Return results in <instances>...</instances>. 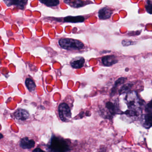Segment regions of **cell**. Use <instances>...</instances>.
Listing matches in <instances>:
<instances>
[{
  "instance_id": "8",
  "label": "cell",
  "mask_w": 152,
  "mask_h": 152,
  "mask_svg": "<svg viewBox=\"0 0 152 152\" xmlns=\"http://www.w3.org/2000/svg\"><path fill=\"white\" fill-rule=\"evenodd\" d=\"M15 116L18 120L25 121L29 118L30 114L26 110L18 109L15 112Z\"/></svg>"
},
{
  "instance_id": "21",
  "label": "cell",
  "mask_w": 152,
  "mask_h": 152,
  "mask_svg": "<svg viewBox=\"0 0 152 152\" xmlns=\"http://www.w3.org/2000/svg\"><path fill=\"white\" fill-rule=\"evenodd\" d=\"M33 152H46L45 151H43V150H42L41 148H36L35 149H34V150H33Z\"/></svg>"
},
{
  "instance_id": "15",
  "label": "cell",
  "mask_w": 152,
  "mask_h": 152,
  "mask_svg": "<svg viewBox=\"0 0 152 152\" xmlns=\"http://www.w3.org/2000/svg\"><path fill=\"white\" fill-rule=\"evenodd\" d=\"M127 80V78H124V77H121V78H119L117 80L115 83L114 86L112 89V92H111V96H113L115 93L116 91V88L119 86V85H121L123 83H124V82Z\"/></svg>"
},
{
  "instance_id": "20",
  "label": "cell",
  "mask_w": 152,
  "mask_h": 152,
  "mask_svg": "<svg viewBox=\"0 0 152 152\" xmlns=\"http://www.w3.org/2000/svg\"><path fill=\"white\" fill-rule=\"evenodd\" d=\"M134 42L130 40L125 39L123 40L122 44L124 46H129L130 45H133L134 44Z\"/></svg>"
},
{
  "instance_id": "14",
  "label": "cell",
  "mask_w": 152,
  "mask_h": 152,
  "mask_svg": "<svg viewBox=\"0 0 152 152\" xmlns=\"http://www.w3.org/2000/svg\"><path fill=\"white\" fill-rule=\"evenodd\" d=\"M65 3H67L70 5L71 7L74 8H79L83 7L84 5V3L83 1L76 0V1H64Z\"/></svg>"
},
{
  "instance_id": "3",
  "label": "cell",
  "mask_w": 152,
  "mask_h": 152,
  "mask_svg": "<svg viewBox=\"0 0 152 152\" xmlns=\"http://www.w3.org/2000/svg\"><path fill=\"white\" fill-rule=\"evenodd\" d=\"M48 150L49 152H67L71 149L65 140L54 135L48 145Z\"/></svg>"
},
{
  "instance_id": "23",
  "label": "cell",
  "mask_w": 152,
  "mask_h": 152,
  "mask_svg": "<svg viewBox=\"0 0 152 152\" xmlns=\"http://www.w3.org/2000/svg\"><path fill=\"white\" fill-rule=\"evenodd\" d=\"M3 137V135H2L1 133H0V140L1 139H2V138Z\"/></svg>"
},
{
  "instance_id": "16",
  "label": "cell",
  "mask_w": 152,
  "mask_h": 152,
  "mask_svg": "<svg viewBox=\"0 0 152 152\" xmlns=\"http://www.w3.org/2000/svg\"><path fill=\"white\" fill-rule=\"evenodd\" d=\"M133 84L132 83H128L124 84L122 86L119 91V93L120 95L124 94V93H128L129 92L132 87L133 86Z\"/></svg>"
},
{
  "instance_id": "19",
  "label": "cell",
  "mask_w": 152,
  "mask_h": 152,
  "mask_svg": "<svg viewBox=\"0 0 152 152\" xmlns=\"http://www.w3.org/2000/svg\"><path fill=\"white\" fill-rule=\"evenodd\" d=\"M152 1H147L146 6V10L147 11L148 13L149 14H152Z\"/></svg>"
},
{
  "instance_id": "22",
  "label": "cell",
  "mask_w": 152,
  "mask_h": 152,
  "mask_svg": "<svg viewBox=\"0 0 152 152\" xmlns=\"http://www.w3.org/2000/svg\"><path fill=\"white\" fill-rule=\"evenodd\" d=\"M99 152H106V149L105 148H101Z\"/></svg>"
},
{
  "instance_id": "11",
  "label": "cell",
  "mask_w": 152,
  "mask_h": 152,
  "mask_svg": "<svg viewBox=\"0 0 152 152\" xmlns=\"http://www.w3.org/2000/svg\"><path fill=\"white\" fill-rule=\"evenodd\" d=\"M85 60L82 57H76L73 58L71 62V65L72 67L75 69H80L83 66Z\"/></svg>"
},
{
  "instance_id": "4",
  "label": "cell",
  "mask_w": 152,
  "mask_h": 152,
  "mask_svg": "<svg viewBox=\"0 0 152 152\" xmlns=\"http://www.w3.org/2000/svg\"><path fill=\"white\" fill-rule=\"evenodd\" d=\"M59 45L62 48L67 50H80L84 48V45L78 40L62 39L59 40Z\"/></svg>"
},
{
  "instance_id": "2",
  "label": "cell",
  "mask_w": 152,
  "mask_h": 152,
  "mask_svg": "<svg viewBox=\"0 0 152 152\" xmlns=\"http://www.w3.org/2000/svg\"><path fill=\"white\" fill-rule=\"evenodd\" d=\"M124 100L128 106V110L137 113L141 115V107L143 106L144 101L140 99L136 91H131L128 92Z\"/></svg>"
},
{
  "instance_id": "7",
  "label": "cell",
  "mask_w": 152,
  "mask_h": 152,
  "mask_svg": "<svg viewBox=\"0 0 152 152\" xmlns=\"http://www.w3.org/2000/svg\"><path fill=\"white\" fill-rule=\"evenodd\" d=\"M35 145V142L33 140H30L28 137L23 138L20 141V145L24 149H30L33 148Z\"/></svg>"
},
{
  "instance_id": "12",
  "label": "cell",
  "mask_w": 152,
  "mask_h": 152,
  "mask_svg": "<svg viewBox=\"0 0 152 152\" xmlns=\"http://www.w3.org/2000/svg\"><path fill=\"white\" fill-rule=\"evenodd\" d=\"M4 2L6 3L7 6L9 7L11 5H15L16 7H18L19 8L22 9H23L27 1H7Z\"/></svg>"
},
{
  "instance_id": "10",
  "label": "cell",
  "mask_w": 152,
  "mask_h": 152,
  "mask_svg": "<svg viewBox=\"0 0 152 152\" xmlns=\"http://www.w3.org/2000/svg\"><path fill=\"white\" fill-rule=\"evenodd\" d=\"M113 13V11L110 10L108 8H103L99 11V19L102 20L108 19L111 17Z\"/></svg>"
},
{
  "instance_id": "1",
  "label": "cell",
  "mask_w": 152,
  "mask_h": 152,
  "mask_svg": "<svg viewBox=\"0 0 152 152\" xmlns=\"http://www.w3.org/2000/svg\"><path fill=\"white\" fill-rule=\"evenodd\" d=\"M99 112L104 119H112L115 115L120 114L122 112L116 100H110L102 105L100 107Z\"/></svg>"
},
{
  "instance_id": "6",
  "label": "cell",
  "mask_w": 152,
  "mask_h": 152,
  "mask_svg": "<svg viewBox=\"0 0 152 152\" xmlns=\"http://www.w3.org/2000/svg\"><path fill=\"white\" fill-rule=\"evenodd\" d=\"M58 114L61 121L68 122L72 118V113L70 107L65 103H61L58 107Z\"/></svg>"
},
{
  "instance_id": "17",
  "label": "cell",
  "mask_w": 152,
  "mask_h": 152,
  "mask_svg": "<svg viewBox=\"0 0 152 152\" xmlns=\"http://www.w3.org/2000/svg\"><path fill=\"white\" fill-rule=\"evenodd\" d=\"M26 85L30 91H34L36 88V85L34 81L30 78H28L26 80Z\"/></svg>"
},
{
  "instance_id": "18",
  "label": "cell",
  "mask_w": 152,
  "mask_h": 152,
  "mask_svg": "<svg viewBox=\"0 0 152 152\" xmlns=\"http://www.w3.org/2000/svg\"><path fill=\"white\" fill-rule=\"evenodd\" d=\"M41 3L46 5L48 7H56L59 4L58 1H41Z\"/></svg>"
},
{
  "instance_id": "5",
  "label": "cell",
  "mask_w": 152,
  "mask_h": 152,
  "mask_svg": "<svg viewBox=\"0 0 152 152\" xmlns=\"http://www.w3.org/2000/svg\"><path fill=\"white\" fill-rule=\"evenodd\" d=\"M145 113L141 115L140 123L144 128L149 129L152 126V108L151 101L145 107Z\"/></svg>"
},
{
  "instance_id": "13",
  "label": "cell",
  "mask_w": 152,
  "mask_h": 152,
  "mask_svg": "<svg viewBox=\"0 0 152 152\" xmlns=\"http://www.w3.org/2000/svg\"><path fill=\"white\" fill-rule=\"evenodd\" d=\"M84 17L81 16H67L64 19V22L66 23H83L84 21Z\"/></svg>"
},
{
  "instance_id": "9",
  "label": "cell",
  "mask_w": 152,
  "mask_h": 152,
  "mask_svg": "<svg viewBox=\"0 0 152 152\" xmlns=\"http://www.w3.org/2000/svg\"><path fill=\"white\" fill-rule=\"evenodd\" d=\"M102 62L104 65L109 66L116 64L118 62V60L115 56H107L102 58Z\"/></svg>"
}]
</instances>
